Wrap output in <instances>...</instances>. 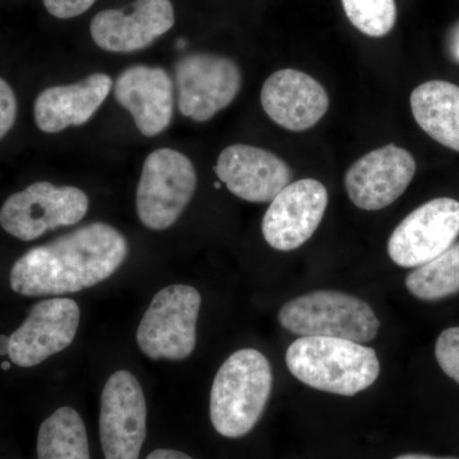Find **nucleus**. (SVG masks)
<instances>
[{
  "label": "nucleus",
  "instance_id": "aec40b11",
  "mask_svg": "<svg viewBox=\"0 0 459 459\" xmlns=\"http://www.w3.org/2000/svg\"><path fill=\"white\" fill-rule=\"evenodd\" d=\"M39 459H91L89 437L80 413L60 407L42 422L38 435Z\"/></svg>",
  "mask_w": 459,
  "mask_h": 459
},
{
  "label": "nucleus",
  "instance_id": "cd10ccee",
  "mask_svg": "<svg viewBox=\"0 0 459 459\" xmlns=\"http://www.w3.org/2000/svg\"><path fill=\"white\" fill-rule=\"evenodd\" d=\"M394 459H457V458H439L428 455H403Z\"/></svg>",
  "mask_w": 459,
  "mask_h": 459
},
{
  "label": "nucleus",
  "instance_id": "b1692460",
  "mask_svg": "<svg viewBox=\"0 0 459 459\" xmlns=\"http://www.w3.org/2000/svg\"><path fill=\"white\" fill-rule=\"evenodd\" d=\"M17 117V99L7 81L0 78V140L13 128Z\"/></svg>",
  "mask_w": 459,
  "mask_h": 459
},
{
  "label": "nucleus",
  "instance_id": "dca6fc26",
  "mask_svg": "<svg viewBox=\"0 0 459 459\" xmlns=\"http://www.w3.org/2000/svg\"><path fill=\"white\" fill-rule=\"evenodd\" d=\"M262 107L265 114L287 131L313 128L329 107L327 91L309 74L281 69L263 84Z\"/></svg>",
  "mask_w": 459,
  "mask_h": 459
},
{
  "label": "nucleus",
  "instance_id": "f257e3e1",
  "mask_svg": "<svg viewBox=\"0 0 459 459\" xmlns=\"http://www.w3.org/2000/svg\"><path fill=\"white\" fill-rule=\"evenodd\" d=\"M126 255L122 232L108 223H90L29 250L12 267L9 285L29 298L74 294L113 276Z\"/></svg>",
  "mask_w": 459,
  "mask_h": 459
},
{
  "label": "nucleus",
  "instance_id": "7c9ffc66",
  "mask_svg": "<svg viewBox=\"0 0 459 459\" xmlns=\"http://www.w3.org/2000/svg\"><path fill=\"white\" fill-rule=\"evenodd\" d=\"M2 367H3V369L8 370L9 369L8 362H3Z\"/></svg>",
  "mask_w": 459,
  "mask_h": 459
},
{
  "label": "nucleus",
  "instance_id": "5701e85b",
  "mask_svg": "<svg viewBox=\"0 0 459 459\" xmlns=\"http://www.w3.org/2000/svg\"><path fill=\"white\" fill-rule=\"evenodd\" d=\"M435 358L444 373L459 385V327L446 329L437 337Z\"/></svg>",
  "mask_w": 459,
  "mask_h": 459
},
{
  "label": "nucleus",
  "instance_id": "6ab92c4d",
  "mask_svg": "<svg viewBox=\"0 0 459 459\" xmlns=\"http://www.w3.org/2000/svg\"><path fill=\"white\" fill-rule=\"evenodd\" d=\"M410 102L422 131L459 152V87L446 81H429L413 91Z\"/></svg>",
  "mask_w": 459,
  "mask_h": 459
},
{
  "label": "nucleus",
  "instance_id": "c756f323",
  "mask_svg": "<svg viewBox=\"0 0 459 459\" xmlns=\"http://www.w3.org/2000/svg\"><path fill=\"white\" fill-rule=\"evenodd\" d=\"M186 40L178 41V48H179V49H184V48H186Z\"/></svg>",
  "mask_w": 459,
  "mask_h": 459
},
{
  "label": "nucleus",
  "instance_id": "f8f14e48",
  "mask_svg": "<svg viewBox=\"0 0 459 459\" xmlns=\"http://www.w3.org/2000/svg\"><path fill=\"white\" fill-rule=\"evenodd\" d=\"M327 205V189L320 181L303 179L289 184L263 217V237L281 252L298 249L319 228Z\"/></svg>",
  "mask_w": 459,
  "mask_h": 459
},
{
  "label": "nucleus",
  "instance_id": "bb28decb",
  "mask_svg": "<svg viewBox=\"0 0 459 459\" xmlns=\"http://www.w3.org/2000/svg\"><path fill=\"white\" fill-rule=\"evenodd\" d=\"M452 51L455 56L459 60V26L455 29L452 38Z\"/></svg>",
  "mask_w": 459,
  "mask_h": 459
},
{
  "label": "nucleus",
  "instance_id": "a878e982",
  "mask_svg": "<svg viewBox=\"0 0 459 459\" xmlns=\"http://www.w3.org/2000/svg\"><path fill=\"white\" fill-rule=\"evenodd\" d=\"M146 459H193L186 453L172 451V449H157V451L148 455Z\"/></svg>",
  "mask_w": 459,
  "mask_h": 459
},
{
  "label": "nucleus",
  "instance_id": "0eeeda50",
  "mask_svg": "<svg viewBox=\"0 0 459 459\" xmlns=\"http://www.w3.org/2000/svg\"><path fill=\"white\" fill-rule=\"evenodd\" d=\"M89 204L83 190L38 181L4 202L0 208V225L12 237L32 241L51 230L80 222Z\"/></svg>",
  "mask_w": 459,
  "mask_h": 459
},
{
  "label": "nucleus",
  "instance_id": "393cba45",
  "mask_svg": "<svg viewBox=\"0 0 459 459\" xmlns=\"http://www.w3.org/2000/svg\"><path fill=\"white\" fill-rule=\"evenodd\" d=\"M51 16L68 20L89 11L96 0H42Z\"/></svg>",
  "mask_w": 459,
  "mask_h": 459
},
{
  "label": "nucleus",
  "instance_id": "f03ea898",
  "mask_svg": "<svg viewBox=\"0 0 459 459\" xmlns=\"http://www.w3.org/2000/svg\"><path fill=\"white\" fill-rule=\"evenodd\" d=\"M286 364L304 385L344 397L369 388L380 373L373 349L343 338H298L287 349Z\"/></svg>",
  "mask_w": 459,
  "mask_h": 459
},
{
  "label": "nucleus",
  "instance_id": "c85d7f7f",
  "mask_svg": "<svg viewBox=\"0 0 459 459\" xmlns=\"http://www.w3.org/2000/svg\"><path fill=\"white\" fill-rule=\"evenodd\" d=\"M9 352V337L0 336V356L8 355Z\"/></svg>",
  "mask_w": 459,
  "mask_h": 459
},
{
  "label": "nucleus",
  "instance_id": "2eb2a0df",
  "mask_svg": "<svg viewBox=\"0 0 459 459\" xmlns=\"http://www.w3.org/2000/svg\"><path fill=\"white\" fill-rule=\"evenodd\" d=\"M216 174L232 195L253 204L273 201L292 178L291 169L279 156L247 144L225 148Z\"/></svg>",
  "mask_w": 459,
  "mask_h": 459
},
{
  "label": "nucleus",
  "instance_id": "423d86ee",
  "mask_svg": "<svg viewBox=\"0 0 459 459\" xmlns=\"http://www.w3.org/2000/svg\"><path fill=\"white\" fill-rule=\"evenodd\" d=\"M197 188L192 161L170 148L148 155L137 188V213L146 228L161 231L179 220Z\"/></svg>",
  "mask_w": 459,
  "mask_h": 459
},
{
  "label": "nucleus",
  "instance_id": "9d476101",
  "mask_svg": "<svg viewBox=\"0 0 459 459\" xmlns=\"http://www.w3.org/2000/svg\"><path fill=\"white\" fill-rule=\"evenodd\" d=\"M459 235V202L437 198L420 205L395 228L388 255L395 264L416 268L446 252Z\"/></svg>",
  "mask_w": 459,
  "mask_h": 459
},
{
  "label": "nucleus",
  "instance_id": "4be33fe9",
  "mask_svg": "<svg viewBox=\"0 0 459 459\" xmlns=\"http://www.w3.org/2000/svg\"><path fill=\"white\" fill-rule=\"evenodd\" d=\"M342 4L350 22L371 38L388 35L395 25L394 0H342Z\"/></svg>",
  "mask_w": 459,
  "mask_h": 459
},
{
  "label": "nucleus",
  "instance_id": "1a4fd4ad",
  "mask_svg": "<svg viewBox=\"0 0 459 459\" xmlns=\"http://www.w3.org/2000/svg\"><path fill=\"white\" fill-rule=\"evenodd\" d=\"M147 434L146 398L137 377L119 370L101 394L100 439L105 459H138Z\"/></svg>",
  "mask_w": 459,
  "mask_h": 459
},
{
  "label": "nucleus",
  "instance_id": "f3484780",
  "mask_svg": "<svg viewBox=\"0 0 459 459\" xmlns=\"http://www.w3.org/2000/svg\"><path fill=\"white\" fill-rule=\"evenodd\" d=\"M114 95L146 137H155L170 126L174 90L165 69L148 65L126 68L115 82Z\"/></svg>",
  "mask_w": 459,
  "mask_h": 459
},
{
  "label": "nucleus",
  "instance_id": "7ed1b4c3",
  "mask_svg": "<svg viewBox=\"0 0 459 459\" xmlns=\"http://www.w3.org/2000/svg\"><path fill=\"white\" fill-rule=\"evenodd\" d=\"M272 368L262 352L238 350L223 362L211 389V421L230 439L249 434L264 412L272 391Z\"/></svg>",
  "mask_w": 459,
  "mask_h": 459
},
{
  "label": "nucleus",
  "instance_id": "9b49d317",
  "mask_svg": "<svg viewBox=\"0 0 459 459\" xmlns=\"http://www.w3.org/2000/svg\"><path fill=\"white\" fill-rule=\"evenodd\" d=\"M80 320V307L72 299H47L33 305L25 322L9 336V359L21 368L41 364L74 342Z\"/></svg>",
  "mask_w": 459,
  "mask_h": 459
},
{
  "label": "nucleus",
  "instance_id": "39448f33",
  "mask_svg": "<svg viewBox=\"0 0 459 459\" xmlns=\"http://www.w3.org/2000/svg\"><path fill=\"white\" fill-rule=\"evenodd\" d=\"M202 298L188 285H171L157 292L137 331L141 351L152 360L188 359L197 343Z\"/></svg>",
  "mask_w": 459,
  "mask_h": 459
},
{
  "label": "nucleus",
  "instance_id": "20e7f679",
  "mask_svg": "<svg viewBox=\"0 0 459 459\" xmlns=\"http://www.w3.org/2000/svg\"><path fill=\"white\" fill-rule=\"evenodd\" d=\"M279 322L301 337H333L358 343L371 342L379 319L369 305L350 294L320 290L300 296L281 307Z\"/></svg>",
  "mask_w": 459,
  "mask_h": 459
},
{
  "label": "nucleus",
  "instance_id": "ddd939ff",
  "mask_svg": "<svg viewBox=\"0 0 459 459\" xmlns=\"http://www.w3.org/2000/svg\"><path fill=\"white\" fill-rule=\"evenodd\" d=\"M415 172L409 151L388 144L359 159L346 172L344 186L356 207L379 211L406 192Z\"/></svg>",
  "mask_w": 459,
  "mask_h": 459
},
{
  "label": "nucleus",
  "instance_id": "a211bd4d",
  "mask_svg": "<svg viewBox=\"0 0 459 459\" xmlns=\"http://www.w3.org/2000/svg\"><path fill=\"white\" fill-rule=\"evenodd\" d=\"M111 87L108 74H95L78 83L42 91L35 101L36 126L45 133L83 126L104 104Z\"/></svg>",
  "mask_w": 459,
  "mask_h": 459
},
{
  "label": "nucleus",
  "instance_id": "412c9836",
  "mask_svg": "<svg viewBox=\"0 0 459 459\" xmlns=\"http://www.w3.org/2000/svg\"><path fill=\"white\" fill-rule=\"evenodd\" d=\"M407 290L422 301H437L459 292V243L430 262L416 267L406 279Z\"/></svg>",
  "mask_w": 459,
  "mask_h": 459
},
{
  "label": "nucleus",
  "instance_id": "6e6552de",
  "mask_svg": "<svg viewBox=\"0 0 459 459\" xmlns=\"http://www.w3.org/2000/svg\"><path fill=\"white\" fill-rule=\"evenodd\" d=\"M180 113L195 122L212 119L234 101L241 89L237 63L217 54L192 53L175 65Z\"/></svg>",
  "mask_w": 459,
  "mask_h": 459
},
{
  "label": "nucleus",
  "instance_id": "4468645a",
  "mask_svg": "<svg viewBox=\"0 0 459 459\" xmlns=\"http://www.w3.org/2000/svg\"><path fill=\"white\" fill-rule=\"evenodd\" d=\"M170 0H135L131 12L105 9L91 21L93 41L110 53H133L150 47L174 26Z\"/></svg>",
  "mask_w": 459,
  "mask_h": 459
},
{
  "label": "nucleus",
  "instance_id": "2f4dec72",
  "mask_svg": "<svg viewBox=\"0 0 459 459\" xmlns=\"http://www.w3.org/2000/svg\"><path fill=\"white\" fill-rule=\"evenodd\" d=\"M214 188H216V189L221 188V184H220V183L214 184Z\"/></svg>",
  "mask_w": 459,
  "mask_h": 459
}]
</instances>
